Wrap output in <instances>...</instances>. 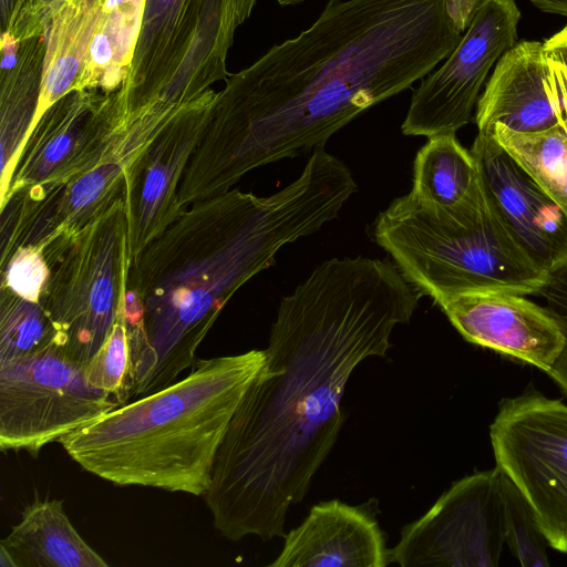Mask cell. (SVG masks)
Listing matches in <instances>:
<instances>
[{"mask_svg": "<svg viewBox=\"0 0 567 567\" xmlns=\"http://www.w3.org/2000/svg\"><path fill=\"white\" fill-rule=\"evenodd\" d=\"M280 6H293V4H298V3H301L303 1H307V0H276ZM328 1H333V0H328Z\"/></svg>", "mask_w": 567, "mask_h": 567, "instance_id": "obj_35", "label": "cell"}, {"mask_svg": "<svg viewBox=\"0 0 567 567\" xmlns=\"http://www.w3.org/2000/svg\"><path fill=\"white\" fill-rule=\"evenodd\" d=\"M534 7L546 13L567 18V0H528Z\"/></svg>", "mask_w": 567, "mask_h": 567, "instance_id": "obj_31", "label": "cell"}, {"mask_svg": "<svg viewBox=\"0 0 567 567\" xmlns=\"http://www.w3.org/2000/svg\"><path fill=\"white\" fill-rule=\"evenodd\" d=\"M173 118L169 112L125 121L103 155L66 183L32 200L11 194L0 206V266L24 246L69 239L123 197L127 168Z\"/></svg>", "mask_w": 567, "mask_h": 567, "instance_id": "obj_7", "label": "cell"}, {"mask_svg": "<svg viewBox=\"0 0 567 567\" xmlns=\"http://www.w3.org/2000/svg\"><path fill=\"white\" fill-rule=\"evenodd\" d=\"M470 343L517 359L548 373L566 346L559 322L524 295L465 292L434 302Z\"/></svg>", "mask_w": 567, "mask_h": 567, "instance_id": "obj_13", "label": "cell"}, {"mask_svg": "<svg viewBox=\"0 0 567 567\" xmlns=\"http://www.w3.org/2000/svg\"><path fill=\"white\" fill-rule=\"evenodd\" d=\"M505 543L524 567L549 566L547 539L535 513L519 488L503 473Z\"/></svg>", "mask_w": 567, "mask_h": 567, "instance_id": "obj_23", "label": "cell"}, {"mask_svg": "<svg viewBox=\"0 0 567 567\" xmlns=\"http://www.w3.org/2000/svg\"><path fill=\"white\" fill-rule=\"evenodd\" d=\"M462 35L447 0L329 1L309 28L271 47L209 117L179 185L181 204L324 146L431 73Z\"/></svg>", "mask_w": 567, "mask_h": 567, "instance_id": "obj_2", "label": "cell"}, {"mask_svg": "<svg viewBox=\"0 0 567 567\" xmlns=\"http://www.w3.org/2000/svg\"><path fill=\"white\" fill-rule=\"evenodd\" d=\"M357 189L350 168L319 146L299 177L270 196L230 189L183 209L128 269L131 398L177 381L234 293L282 246L337 218Z\"/></svg>", "mask_w": 567, "mask_h": 567, "instance_id": "obj_3", "label": "cell"}, {"mask_svg": "<svg viewBox=\"0 0 567 567\" xmlns=\"http://www.w3.org/2000/svg\"><path fill=\"white\" fill-rule=\"evenodd\" d=\"M413 185L409 192L422 204L453 209L468 202L480 189L482 175L471 150L455 133L427 137L416 153Z\"/></svg>", "mask_w": 567, "mask_h": 567, "instance_id": "obj_19", "label": "cell"}, {"mask_svg": "<svg viewBox=\"0 0 567 567\" xmlns=\"http://www.w3.org/2000/svg\"><path fill=\"white\" fill-rule=\"evenodd\" d=\"M545 76L543 42H516L499 58L478 97L474 113L478 133L497 123L520 133L557 126Z\"/></svg>", "mask_w": 567, "mask_h": 567, "instance_id": "obj_17", "label": "cell"}, {"mask_svg": "<svg viewBox=\"0 0 567 567\" xmlns=\"http://www.w3.org/2000/svg\"><path fill=\"white\" fill-rule=\"evenodd\" d=\"M520 18L516 0H480L457 45L413 91L402 133L456 134L468 124L491 71L517 42Z\"/></svg>", "mask_w": 567, "mask_h": 567, "instance_id": "obj_10", "label": "cell"}, {"mask_svg": "<svg viewBox=\"0 0 567 567\" xmlns=\"http://www.w3.org/2000/svg\"><path fill=\"white\" fill-rule=\"evenodd\" d=\"M503 472H475L444 492L390 549L403 567H496L505 544Z\"/></svg>", "mask_w": 567, "mask_h": 567, "instance_id": "obj_11", "label": "cell"}, {"mask_svg": "<svg viewBox=\"0 0 567 567\" xmlns=\"http://www.w3.org/2000/svg\"><path fill=\"white\" fill-rule=\"evenodd\" d=\"M471 152L486 190L518 244L544 270L567 265V215L489 135L477 133Z\"/></svg>", "mask_w": 567, "mask_h": 567, "instance_id": "obj_15", "label": "cell"}, {"mask_svg": "<svg viewBox=\"0 0 567 567\" xmlns=\"http://www.w3.org/2000/svg\"><path fill=\"white\" fill-rule=\"evenodd\" d=\"M489 439L496 466L526 497L548 545L567 554V404L535 389L506 398Z\"/></svg>", "mask_w": 567, "mask_h": 567, "instance_id": "obj_9", "label": "cell"}, {"mask_svg": "<svg viewBox=\"0 0 567 567\" xmlns=\"http://www.w3.org/2000/svg\"><path fill=\"white\" fill-rule=\"evenodd\" d=\"M78 66V60L71 55L61 56L52 64L45 76L32 127L41 115L66 92L75 76Z\"/></svg>", "mask_w": 567, "mask_h": 567, "instance_id": "obj_27", "label": "cell"}, {"mask_svg": "<svg viewBox=\"0 0 567 567\" xmlns=\"http://www.w3.org/2000/svg\"><path fill=\"white\" fill-rule=\"evenodd\" d=\"M390 549L378 522L364 509L338 499L313 505L285 535L272 567H384Z\"/></svg>", "mask_w": 567, "mask_h": 567, "instance_id": "obj_16", "label": "cell"}, {"mask_svg": "<svg viewBox=\"0 0 567 567\" xmlns=\"http://www.w3.org/2000/svg\"><path fill=\"white\" fill-rule=\"evenodd\" d=\"M140 12L130 17H117L112 27L113 41L117 52L124 58L132 49L138 28Z\"/></svg>", "mask_w": 567, "mask_h": 567, "instance_id": "obj_28", "label": "cell"}, {"mask_svg": "<svg viewBox=\"0 0 567 567\" xmlns=\"http://www.w3.org/2000/svg\"><path fill=\"white\" fill-rule=\"evenodd\" d=\"M0 547L16 567H107L109 564L78 533L59 499L37 501Z\"/></svg>", "mask_w": 567, "mask_h": 567, "instance_id": "obj_18", "label": "cell"}, {"mask_svg": "<svg viewBox=\"0 0 567 567\" xmlns=\"http://www.w3.org/2000/svg\"><path fill=\"white\" fill-rule=\"evenodd\" d=\"M0 271L1 285L28 300L40 301L49 278V266L43 249L34 246L19 247L0 266Z\"/></svg>", "mask_w": 567, "mask_h": 567, "instance_id": "obj_24", "label": "cell"}, {"mask_svg": "<svg viewBox=\"0 0 567 567\" xmlns=\"http://www.w3.org/2000/svg\"><path fill=\"white\" fill-rule=\"evenodd\" d=\"M264 350L196 360L183 379L120 405L58 442L116 485L203 496L230 420L265 364Z\"/></svg>", "mask_w": 567, "mask_h": 567, "instance_id": "obj_4", "label": "cell"}, {"mask_svg": "<svg viewBox=\"0 0 567 567\" xmlns=\"http://www.w3.org/2000/svg\"><path fill=\"white\" fill-rule=\"evenodd\" d=\"M89 383L110 394L118 405L130 402L132 355L123 306L111 332L85 364Z\"/></svg>", "mask_w": 567, "mask_h": 567, "instance_id": "obj_22", "label": "cell"}, {"mask_svg": "<svg viewBox=\"0 0 567 567\" xmlns=\"http://www.w3.org/2000/svg\"><path fill=\"white\" fill-rule=\"evenodd\" d=\"M43 254L49 278L39 302L55 344L86 364L111 332L126 292L131 259L123 197L69 239H53Z\"/></svg>", "mask_w": 567, "mask_h": 567, "instance_id": "obj_6", "label": "cell"}, {"mask_svg": "<svg viewBox=\"0 0 567 567\" xmlns=\"http://www.w3.org/2000/svg\"><path fill=\"white\" fill-rule=\"evenodd\" d=\"M121 79L120 69L113 66L109 69L104 75L103 83L104 85L112 87L118 83Z\"/></svg>", "mask_w": 567, "mask_h": 567, "instance_id": "obj_32", "label": "cell"}, {"mask_svg": "<svg viewBox=\"0 0 567 567\" xmlns=\"http://www.w3.org/2000/svg\"><path fill=\"white\" fill-rule=\"evenodd\" d=\"M546 69L545 89L557 126L567 136V25L543 42Z\"/></svg>", "mask_w": 567, "mask_h": 567, "instance_id": "obj_25", "label": "cell"}, {"mask_svg": "<svg viewBox=\"0 0 567 567\" xmlns=\"http://www.w3.org/2000/svg\"><path fill=\"white\" fill-rule=\"evenodd\" d=\"M420 292L394 262L358 256L320 264L281 298L265 364L237 408L203 495L229 540L285 537L299 503L343 424L353 370L385 357L395 326L409 323Z\"/></svg>", "mask_w": 567, "mask_h": 567, "instance_id": "obj_1", "label": "cell"}, {"mask_svg": "<svg viewBox=\"0 0 567 567\" xmlns=\"http://www.w3.org/2000/svg\"><path fill=\"white\" fill-rule=\"evenodd\" d=\"M55 343V330L40 302L0 286V364L32 355Z\"/></svg>", "mask_w": 567, "mask_h": 567, "instance_id": "obj_21", "label": "cell"}, {"mask_svg": "<svg viewBox=\"0 0 567 567\" xmlns=\"http://www.w3.org/2000/svg\"><path fill=\"white\" fill-rule=\"evenodd\" d=\"M489 134L567 215V136L558 127L515 132L494 124Z\"/></svg>", "mask_w": 567, "mask_h": 567, "instance_id": "obj_20", "label": "cell"}, {"mask_svg": "<svg viewBox=\"0 0 567 567\" xmlns=\"http://www.w3.org/2000/svg\"><path fill=\"white\" fill-rule=\"evenodd\" d=\"M133 1V0H106L104 4L105 10H112L115 7L120 6L123 2Z\"/></svg>", "mask_w": 567, "mask_h": 567, "instance_id": "obj_34", "label": "cell"}, {"mask_svg": "<svg viewBox=\"0 0 567 567\" xmlns=\"http://www.w3.org/2000/svg\"><path fill=\"white\" fill-rule=\"evenodd\" d=\"M14 63H16V58H14L13 53L6 54L2 60V68L10 69L14 65Z\"/></svg>", "mask_w": 567, "mask_h": 567, "instance_id": "obj_33", "label": "cell"}, {"mask_svg": "<svg viewBox=\"0 0 567 567\" xmlns=\"http://www.w3.org/2000/svg\"><path fill=\"white\" fill-rule=\"evenodd\" d=\"M205 111L192 109L173 117L127 168L123 199L131 264L183 212L178 187L209 121Z\"/></svg>", "mask_w": 567, "mask_h": 567, "instance_id": "obj_12", "label": "cell"}, {"mask_svg": "<svg viewBox=\"0 0 567 567\" xmlns=\"http://www.w3.org/2000/svg\"><path fill=\"white\" fill-rule=\"evenodd\" d=\"M120 406L92 386L85 364L55 343L32 355L0 364V449L37 457L59 441Z\"/></svg>", "mask_w": 567, "mask_h": 567, "instance_id": "obj_8", "label": "cell"}, {"mask_svg": "<svg viewBox=\"0 0 567 567\" xmlns=\"http://www.w3.org/2000/svg\"><path fill=\"white\" fill-rule=\"evenodd\" d=\"M545 300L546 308L559 322L566 336V346L547 373L549 378L567 395V266L556 272L540 292Z\"/></svg>", "mask_w": 567, "mask_h": 567, "instance_id": "obj_26", "label": "cell"}, {"mask_svg": "<svg viewBox=\"0 0 567 567\" xmlns=\"http://www.w3.org/2000/svg\"><path fill=\"white\" fill-rule=\"evenodd\" d=\"M403 277L433 301L474 291L533 295L549 272L518 244L494 206L483 181L464 205H425L410 193L381 212L372 228Z\"/></svg>", "mask_w": 567, "mask_h": 567, "instance_id": "obj_5", "label": "cell"}, {"mask_svg": "<svg viewBox=\"0 0 567 567\" xmlns=\"http://www.w3.org/2000/svg\"><path fill=\"white\" fill-rule=\"evenodd\" d=\"M480 0H447V11L457 29L464 33Z\"/></svg>", "mask_w": 567, "mask_h": 567, "instance_id": "obj_29", "label": "cell"}, {"mask_svg": "<svg viewBox=\"0 0 567 567\" xmlns=\"http://www.w3.org/2000/svg\"><path fill=\"white\" fill-rule=\"evenodd\" d=\"M125 121L80 104L53 113L48 109L22 146L7 198L21 193L41 199L82 173L103 155Z\"/></svg>", "mask_w": 567, "mask_h": 567, "instance_id": "obj_14", "label": "cell"}, {"mask_svg": "<svg viewBox=\"0 0 567 567\" xmlns=\"http://www.w3.org/2000/svg\"><path fill=\"white\" fill-rule=\"evenodd\" d=\"M90 55L92 62L97 66H104L111 61L113 51L106 34L97 33L94 35L90 47Z\"/></svg>", "mask_w": 567, "mask_h": 567, "instance_id": "obj_30", "label": "cell"}]
</instances>
